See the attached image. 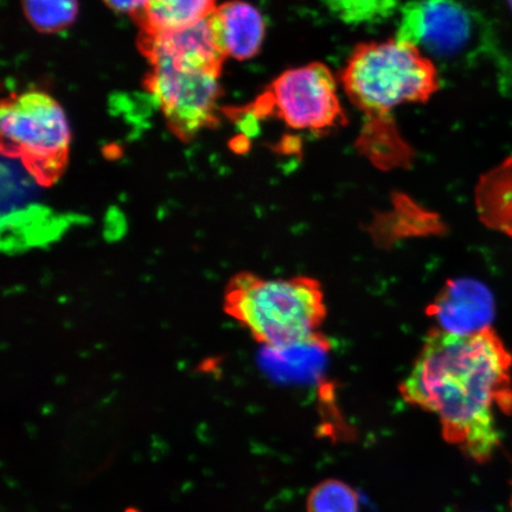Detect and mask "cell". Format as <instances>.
<instances>
[{"label":"cell","mask_w":512,"mask_h":512,"mask_svg":"<svg viewBox=\"0 0 512 512\" xmlns=\"http://www.w3.org/2000/svg\"><path fill=\"white\" fill-rule=\"evenodd\" d=\"M400 394L437 415L448 444L489 462L501 446L497 415L512 414V355L491 326L467 334L432 330Z\"/></svg>","instance_id":"6da1fadb"},{"label":"cell","mask_w":512,"mask_h":512,"mask_svg":"<svg viewBox=\"0 0 512 512\" xmlns=\"http://www.w3.org/2000/svg\"><path fill=\"white\" fill-rule=\"evenodd\" d=\"M226 307L256 341L277 351L315 341L328 313L316 279H266L249 273L230 281Z\"/></svg>","instance_id":"7a4b0ae2"},{"label":"cell","mask_w":512,"mask_h":512,"mask_svg":"<svg viewBox=\"0 0 512 512\" xmlns=\"http://www.w3.org/2000/svg\"><path fill=\"white\" fill-rule=\"evenodd\" d=\"M341 82L352 105L371 125L389 124L395 108L425 104L440 87L434 61L396 38L358 44L345 63Z\"/></svg>","instance_id":"3957f363"},{"label":"cell","mask_w":512,"mask_h":512,"mask_svg":"<svg viewBox=\"0 0 512 512\" xmlns=\"http://www.w3.org/2000/svg\"><path fill=\"white\" fill-rule=\"evenodd\" d=\"M4 155L21 159L42 184L55 181L66 166L72 132L63 108L41 91L11 94L0 107Z\"/></svg>","instance_id":"277c9868"},{"label":"cell","mask_w":512,"mask_h":512,"mask_svg":"<svg viewBox=\"0 0 512 512\" xmlns=\"http://www.w3.org/2000/svg\"><path fill=\"white\" fill-rule=\"evenodd\" d=\"M396 40L456 66L482 54L490 36L484 19L458 0H412L402 10Z\"/></svg>","instance_id":"5b68a950"},{"label":"cell","mask_w":512,"mask_h":512,"mask_svg":"<svg viewBox=\"0 0 512 512\" xmlns=\"http://www.w3.org/2000/svg\"><path fill=\"white\" fill-rule=\"evenodd\" d=\"M253 111L275 115L293 130L316 133L347 123L335 76L319 62L280 74L256 99Z\"/></svg>","instance_id":"8992f818"},{"label":"cell","mask_w":512,"mask_h":512,"mask_svg":"<svg viewBox=\"0 0 512 512\" xmlns=\"http://www.w3.org/2000/svg\"><path fill=\"white\" fill-rule=\"evenodd\" d=\"M220 76L177 69L168 64L151 66L144 87L162 112L166 124L183 140L219 121Z\"/></svg>","instance_id":"52a82bcc"},{"label":"cell","mask_w":512,"mask_h":512,"mask_svg":"<svg viewBox=\"0 0 512 512\" xmlns=\"http://www.w3.org/2000/svg\"><path fill=\"white\" fill-rule=\"evenodd\" d=\"M138 48L151 66H168L221 76L227 57L216 42L209 17L181 29L139 32Z\"/></svg>","instance_id":"ba28073f"},{"label":"cell","mask_w":512,"mask_h":512,"mask_svg":"<svg viewBox=\"0 0 512 512\" xmlns=\"http://www.w3.org/2000/svg\"><path fill=\"white\" fill-rule=\"evenodd\" d=\"M209 22L227 59L245 61L259 54L265 41L266 22L252 4L230 0L217 5Z\"/></svg>","instance_id":"9c48e42d"},{"label":"cell","mask_w":512,"mask_h":512,"mask_svg":"<svg viewBox=\"0 0 512 512\" xmlns=\"http://www.w3.org/2000/svg\"><path fill=\"white\" fill-rule=\"evenodd\" d=\"M216 6V0H147L133 21L143 32L181 29L208 18Z\"/></svg>","instance_id":"30bf717a"},{"label":"cell","mask_w":512,"mask_h":512,"mask_svg":"<svg viewBox=\"0 0 512 512\" xmlns=\"http://www.w3.org/2000/svg\"><path fill=\"white\" fill-rule=\"evenodd\" d=\"M21 5L31 27L41 34H59L79 15V0H21Z\"/></svg>","instance_id":"8fae6325"},{"label":"cell","mask_w":512,"mask_h":512,"mask_svg":"<svg viewBox=\"0 0 512 512\" xmlns=\"http://www.w3.org/2000/svg\"><path fill=\"white\" fill-rule=\"evenodd\" d=\"M306 508L307 512H360V499L342 480L326 479L313 488Z\"/></svg>","instance_id":"7c38bea8"},{"label":"cell","mask_w":512,"mask_h":512,"mask_svg":"<svg viewBox=\"0 0 512 512\" xmlns=\"http://www.w3.org/2000/svg\"><path fill=\"white\" fill-rule=\"evenodd\" d=\"M102 2L108 9L131 16L133 19L144 9L147 0H102Z\"/></svg>","instance_id":"4fadbf2b"},{"label":"cell","mask_w":512,"mask_h":512,"mask_svg":"<svg viewBox=\"0 0 512 512\" xmlns=\"http://www.w3.org/2000/svg\"><path fill=\"white\" fill-rule=\"evenodd\" d=\"M510 508H511V512H512V492H511V502H510Z\"/></svg>","instance_id":"5bb4252c"},{"label":"cell","mask_w":512,"mask_h":512,"mask_svg":"<svg viewBox=\"0 0 512 512\" xmlns=\"http://www.w3.org/2000/svg\"><path fill=\"white\" fill-rule=\"evenodd\" d=\"M508 3L510 5V8L512 9V0H508Z\"/></svg>","instance_id":"9a60e30c"}]
</instances>
